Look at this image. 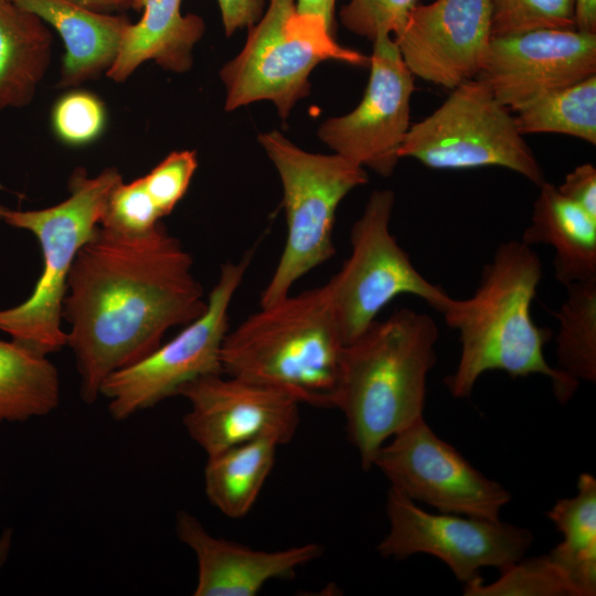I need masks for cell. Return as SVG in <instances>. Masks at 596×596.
I'll use <instances>...</instances> for the list:
<instances>
[{"mask_svg": "<svg viewBox=\"0 0 596 596\" xmlns=\"http://www.w3.org/2000/svg\"><path fill=\"white\" fill-rule=\"evenodd\" d=\"M193 258L163 222L142 234L98 226L77 253L62 317L66 345L79 375L81 398L92 404L104 380L139 362L172 328L207 307Z\"/></svg>", "mask_w": 596, "mask_h": 596, "instance_id": "1", "label": "cell"}, {"mask_svg": "<svg viewBox=\"0 0 596 596\" xmlns=\"http://www.w3.org/2000/svg\"><path fill=\"white\" fill-rule=\"evenodd\" d=\"M541 278L542 263L532 246L509 241L485 265L475 294L451 298L441 315L460 341L457 366L444 380L453 397H469L489 371L513 379L541 374L551 380L560 403L574 396L579 383L547 363L544 345L552 331L536 326L531 315Z\"/></svg>", "mask_w": 596, "mask_h": 596, "instance_id": "2", "label": "cell"}, {"mask_svg": "<svg viewBox=\"0 0 596 596\" xmlns=\"http://www.w3.org/2000/svg\"><path fill=\"white\" fill-rule=\"evenodd\" d=\"M438 333L429 315L401 308L343 347L333 407L345 417L362 469L373 467L392 436L424 417Z\"/></svg>", "mask_w": 596, "mask_h": 596, "instance_id": "3", "label": "cell"}, {"mask_svg": "<svg viewBox=\"0 0 596 596\" xmlns=\"http://www.w3.org/2000/svg\"><path fill=\"white\" fill-rule=\"evenodd\" d=\"M344 345L322 285L260 306L228 331L222 371L279 389L299 403L333 407Z\"/></svg>", "mask_w": 596, "mask_h": 596, "instance_id": "4", "label": "cell"}, {"mask_svg": "<svg viewBox=\"0 0 596 596\" xmlns=\"http://www.w3.org/2000/svg\"><path fill=\"white\" fill-rule=\"evenodd\" d=\"M121 180L115 168L95 177L77 169L68 181L70 195L61 203L41 210L7 209L2 220L34 234L43 255L42 274L30 297L0 310V330L11 340L47 356L66 347L62 311L68 275L77 253L97 231L110 191Z\"/></svg>", "mask_w": 596, "mask_h": 596, "instance_id": "5", "label": "cell"}, {"mask_svg": "<svg viewBox=\"0 0 596 596\" xmlns=\"http://www.w3.org/2000/svg\"><path fill=\"white\" fill-rule=\"evenodd\" d=\"M258 140L280 178L287 224L284 249L260 296L266 306L288 296L297 280L336 254L337 209L368 182V173L340 155L305 151L276 130Z\"/></svg>", "mask_w": 596, "mask_h": 596, "instance_id": "6", "label": "cell"}, {"mask_svg": "<svg viewBox=\"0 0 596 596\" xmlns=\"http://www.w3.org/2000/svg\"><path fill=\"white\" fill-rule=\"evenodd\" d=\"M267 1L263 17L248 28L243 50L220 72L227 111L272 100L285 120L309 93V75L320 62L369 66L370 57L336 42L322 18L297 12L295 0Z\"/></svg>", "mask_w": 596, "mask_h": 596, "instance_id": "7", "label": "cell"}, {"mask_svg": "<svg viewBox=\"0 0 596 596\" xmlns=\"http://www.w3.org/2000/svg\"><path fill=\"white\" fill-rule=\"evenodd\" d=\"M398 155L432 169L501 167L538 187L545 182L511 111L477 78L453 88L435 111L412 125Z\"/></svg>", "mask_w": 596, "mask_h": 596, "instance_id": "8", "label": "cell"}, {"mask_svg": "<svg viewBox=\"0 0 596 596\" xmlns=\"http://www.w3.org/2000/svg\"><path fill=\"white\" fill-rule=\"evenodd\" d=\"M392 190L371 193L350 232L351 253L324 284L342 340L360 337L397 296L414 295L443 313L451 297L426 279L390 231Z\"/></svg>", "mask_w": 596, "mask_h": 596, "instance_id": "9", "label": "cell"}, {"mask_svg": "<svg viewBox=\"0 0 596 596\" xmlns=\"http://www.w3.org/2000/svg\"><path fill=\"white\" fill-rule=\"evenodd\" d=\"M252 257L253 251H248L237 262H225L199 318L139 362L104 380L99 396L108 400L114 419H128L177 396L184 385L200 376L223 373L221 351L228 332V311Z\"/></svg>", "mask_w": 596, "mask_h": 596, "instance_id": "10", "label": "cell"}, {"mask_svg": "<svg viewBox=\"0 0 596 596\" xmlns=\"http://www.w3.org/2000/svg\"><path fill=\"white\" fill-rule=\"evenodd\" d=\"M386 515L390 529L376 547L383 557L429 554L464 584L480 577L483 567L502 570L524 557L533 542L529 529L500 519L430 513L391 487Z\"/></svg>", "mask_w": 596, "mask_h": 596, "instance_id": "11", "label": "cell"}, {"mask_svg": "<svg viewBox=\"0 0 596 596\" xmlns=\"http://www.w3.org/2000/svg\"><path fill=\"white\" fill-rule=\"evenodd\" d=\"M373 467L391 488L438 512L496 520L511 500L502 485L439 438L424 417L392 436L376 453Z\"/></svg>", "mask_w": 596, "mask_h": 596, "instance_id": "12", "label": "cell"}, {"mask_svg": "<svg viewBox=\"0 0 596 596\" xmlns=\"http://www.w3.org/2000/svg\"><path fill=\"white\" fill-rule=\"evenodd\" d=\"M369 66L370 78L360 104L349 114L322 123L318 136L334 153L390 177L411 127L414 75L387 34L373 41Z\"/></svg>", "mask_w": 596, "mask_h": 596, "instance_id": "13", "label": "cell"}, {"mask_svg": "<svg viewBox=\"0 0 596 596\" xmlns=\"http://www.w3.org/2000/svg\"><path fill=\"white\" fill-rule=\"evenodd\" d=\"M190 409L188 435L207 456L258 438L289 443L299 425V402L290 394L224 373L200 376L179 394Z\"/></svg>", "mask_w": 596, "mask_h": 596, "instance_id": "14", "label": "cell"}, {"mask_svg": "<svg viewBox=\"0 0 596 596\" xmlns=\"http://www.w3.org/2000/svg\"><path fill=\"white\" fill-rule=\"evenodd\" d=\"M596 74V33L536 29L492 36L477 79L517 111L536 97Z\"/></svg>", "mask_w": 596, "mask_h": 596, "instance_id": "15", "label": "cell"}, {"mask_svg": "<svg viewBox=\"0 0 596 596\" xmlns=\"http://www.w3.org/2000/svg\"><path fill=\"white\" fill-rule=\"evenodd\" d=\"M492 38L490 0L417 3L394 35L411 73L453 89L476 78Z\"/></svg>", "mask_w": 596, "mask_h": 596, "instance_id": "16", "label": "cell"}, {"mask_svg": "<svg viewBox=\"0 0 596 596\" xmlns=\"http://www.w3.org/2000/svg\"><path fill=\"white\" fill-rule=\"evenodd\" d=\"M175 533L196 558L194 596H255L268 581L291 578L299 567L322 553L317 543L277 551L254 550L212 535L185 511L175 517Z\"/></svg>", "mask_w": 596, "mask_h": 596, "instance_id": "17", "label": "cell"}, {"mask_svg": "<svg viewBox=\"0 0 596 596\" xmlns=\"http://www.w3.org/2000/svg\"><path fill=\"white\" fill-rule=\"evenodd\" d=\"M60 34L65 54L58 86L93 79L114 64L130 25L125 15L96 12L68 0H12Z\"/></svg>", "mask_w": 596, "mask_h": 596, "instance_id": "18", "label": "cell"}, {"mask_svg": "<svg viewBox=\"0 0 596 596\" xmlns=\"http://www.w3.org/2000/svg\"><path fill=\"white\" fill-rule=\"evenodd\" d=\"M182 1L136 0L134 9L142 11L141 18L128 26L119 53L105 75L115 82H125L147 61L175 73L189 71L192 51L205 24L198 14H183Z\"/></svg>", "mask_w": 596, "mask_h": 596, "instance_id": "19", "label": "cell"}, {"mask_svg": "<svg viewBox=\"0 0 596 596\" xmlns=\"http://www.w3.org/2000/svg\"><path fill=\"white\" fill-rule=\"evenodd\" d=\"M534 202L531 224L521 241L554 249V274L570 286L596 280V219L544 182Z\"/></svg>", "mask_w": 596, "mask_h": 596, "instance_id": "20", "label": "cell"}, {"mask_svg": "<svg viewBox=\"0 0 596 596\" xmlns=\"http://www.w3.org/2000/svg\"><path fill=\"white\" fill-rule=\"evenodd\" d=\"M52 40L41 18L0 0V110L31 103L49 68Z\"/></svg>", "mask_w": 596, "mask_h": 596, "instance_id": "21", "label": "cell"}, {"mask_svg": "<svg viewBox=\"0 0 596 596\" xmlns=\"http://www.w3.org/2000/svg\"><path fill=\"white\" fill-rule=\"evenodd\" d=\"M60 401L58 370L47 355L0 339V425L47 416Z\"/></svg>", "mask_w": 596, "mask_h": 596, "instance_id": "22", "label": "cell"}, {"mask_svg": "<svg viewBox=\"0 0 596 596\" xmlns=\"http://www.w3.org/2000/svg\"><path fill=\"white\" fill-rule=\"evenodd\" d=\"M278 446L258 438L207 456L204 490L211 504L233 519L246 515L274 467Z\"/></svg>", "mask_w": 596, "mask_h": 596, "instance_id": "23", "label": "cell"}, {"mask_svg": "<svg viewBox=\"0 0 596 596\" xmlns=\"http://www.w3.org/2000/svg\"><path fill=\"white\" fill-rule=\"evenodd\" d=\"M515 113L521 135L553 132L596 145V74L543 94Z\"/></svg>", "mask_w": 596, "mask_h": 596, "instance_id": "24", "label": "cell"}, {"mask_svg": "<svg viewBox=\"0 0 596 596\" xmlns=\"http://www.w3.org/2000/svg\"><path fill=\"white\" fill-rule=\"evenodd\" d=\"M555 317L557 369L576 382L596 381V280L576 283Z\"/></svg>", "mask_w": 596, "mask_h": 596, "instance_id": "25", "label": "cell"}, {"mask_svg": "<svg viewBox=\"0 0 596 596\" xmlns=\"http://www.w3.org/2000/svg\"><path fill=\"white\" fill-rule=\"evenodd\" d=\"M496 581L478 577L464 584L465 596H575L561 566L549 554L519 561L500 570Z\"/></svg>", "mask_w": 596, "mask_h": 596, "instance_id": "26", "label": "cell"}, {"mask_svg": "<svg viewBox=\"0 0 596 596\" xmlns=\"http://www.w3.org/2000/svg\"><path fill=\"white\" fill-rule=\"evenodd\" d=\"M562 533L563 541L553 549L578 558L596 557V479L583 472L577 480V493L557 500L546 512Z\"/></svg>", "mask_w": 596, "mask_h": 596, "instance_id": "27", "label": "cell"}, {"mask_svg": "<svg viewBox=\"0 0 596 596\" xmlns=\"http://www.w3.org/2000/svg\"><path fill=\"white\" fill-rule=\"evenodd\" d=\"M575 0H490L492 36L536 29H574Z\"/></svg>", "mask_w": 596, "mask_h": 596, "instance_id": "28", "label": "cell"}, {"mask_svg": "<svg viewBox=\"0 0 596 596\" xmlns=\"http://www.w3.org/2000/svg\"><path fill=\"white\" fill-rule=\"evenodd\" d=\"M162 215L138 178L119 181L110 191L100 226L125 234H142L161 222Z\"/></svg>", "mask_w": 596, "mask_h": 596, "instance_id": "29", "label": "cell"}, {"mask_svg": "<svg viewBox=\"0 0 596 596\" xmlns=\"http://www.w3.org/2000/svg\"><path fill=\"white\" fill-rule=\"evenodd\" d=\"M419 1L349 0L341 8L339 17L347 30L373 42L380 35H395Z\"/></svg>", "mask_w": 596, "mask_h": 596, "instance_id": "30", "label": "cell"}, {"mask_svg": "<svg viewBox=\"0 0 596 596\" xmlns=\"http://www.w3.org/2000/svg\"><path fill=\"white\" fill-rule=\"evenodd\" d=\"M52 124L64 142L84 145L103 131L105 109L95 95L88 92H71L55 104Z\"/></svg>", "mask_w": 596, "mask_h": 596, "instance_id": "31", "label": "cell"}, {"mask_svg": "<svg viewBox=\"0 0 596 596\" xmlns=\"http://www.w3.org/2000/svg\"><path fill=\"white\" fill-rule=\"evenodd\" d=\"M196 168L198 159L194 151H173L149 173L141 177L162 217L170 214L184 196Z\"/></svg>", "mask_w": 596, "mask_h": 596, "instance_id": "32", "label": "cell"}, {"mask_svg": "<svg viewBox=\"0 0 596 596\" xmlns=\"http://www.w3.org/2000/svg\"><path fill=\"white\" fill-rule=\"evenodd\" d=\"M557 190L596 219V169L592 163L577 166Z\"/></svg>", "mask_w": 596, "mask_h": 596, "instance_id": "33", "label": "cell"}, {"mask_svg": "<svg viewBox=\"0 0 596 596\" xmlns=\"http://www.w3.org/2000/svg\"><path fill=\"white\" fill-rule=\"evenodd\" d=\"M267 0H216L225 34L249 28L263 17Z\"/></svg>", "mask_w": 596, "mask_h": 596, "instance_id": "34", "label": "cell"}, {"mask_svg": "<svg viewBox=\"0 0 596 596\" xmlns=\"http://www.w3.org/2000/svg\"><path fill=\"white\" fill-rule=\"evenodd\" d=\"M296 11L322 18L329 29L334 31L336 0H295Z\"/></svg>", "mask_w": 596, "mask_h": 596, "instance_id": "35", "label": "cell"}, {"mask_svg": "<svg viewBox=\"0 0 596 596\" xmlns=\"http://www.w3.org/2000/svg\"><path fill=\"white\" fill-rule=\"evenodd\" d=\"M574 24L578 31L596 33V0H575Z\"/></svg>", "mask_w": 596, "mask_h": 596, "instance_id": "36", "label": "cell"}, {"mask_svg": "<svg viewBox=\"0 0 596 596\" xmlns=\"http://www.w3.org/2000/svg\"><path fill=\"white\" fill-rule=\"evenodd\" d=\"M75 4L84 7L86 9L102 12L113 13L115 11H123L126 9H134L136 0H68Z\"/></svg>", "mask_w": 596, "mask_h": 596, "instance_id": "37", "label": "cell"}, {"mask_svg": "<svg viewBox=\"0 0 596 596\" xmlns=\"http://www.w3.org/2000/svg\"><path fill=\"white\" fill-rule=\"evenodd\" d=\"M12 543V530L7 529L0 535V568L4 564Z\"/></svg>", "mask_w": 596, "mask_h": 596, "instance_id": "38", "label": "cell"}, {"mask_svg": "<svg viewBox=\"0 0 596 596\" xmlns=\"http://www.w3.org/2000/svg\"><path fill=\"white\" fill-rule=\"evenodd\" d=\"M7 209H8V207H6V206H3V205L0 204V220L3 219V215H4L6 211H7Z\"/></svg>", "mask_w": 596, "mask_h": 596, "instance_id": "39", "label": "cell"}]
</instances>
